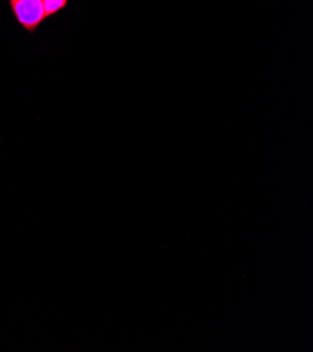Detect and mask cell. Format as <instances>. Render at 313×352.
<instances>
[{"mask_svg":"<svg viewBox=\"0 0 313 352\" xmlns=\"http://www.w3.org/2000/svg\"><path fill=\"white\" fill-rule=\"evenodd\" d=\"M17 24L27 34H36L45 23L44 0H8Z\"/></svg>","mask_w":313,"mask_h":352,"instance_id":"6da1fadb","label":"cell"},{"mask_svg":"<svg viewBox=\"0 0 313 352\" xmlns=\"http://www.w3.org/2000/svg\"><path fill=\"white\" fill-rule=\"evenodd\" d=\"M69 0H44L47 19H51L67 8Z\"/></svg>","mask_w":313,"mask_h":352,"instance_id":"7a4b0ae2","label":"cell"}]
</instances>
